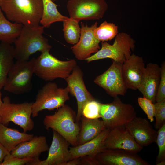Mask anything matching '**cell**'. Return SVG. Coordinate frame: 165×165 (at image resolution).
Instances as JSON below:
<instances>
[{
    "label": "cell",
    "mask_w": 165,
    "mask_h": 165,
    "mask_svg": "<svg viewBox=\"0 0 165 165\" xmlns=\"http://www.w3.org/2000/svg\"><path fill=\"white\" fill-rule=\"evenodd\" d=\"M0 8L10 21L27 26L39 25L42 0H1Z\"/></svg>",
    "instance_id": "1"
},
{
    "label": "cell",
    "mask_w": 165,
    "mask_h": 165,
    "mask_svg": "<svg viewBox=\"0 0 165 165\" xmlns=\"http://www.w3.org/2000/svg\"><path fill=\"white\" fill-rule=\"evenodd\" d=\"M44 28L40 25H23L20 35L14 43V56L16 61H28L31 55L38 51H50L52 46L43 35Z\"/></svg>",
    "instance_id": "2"
},
{
    "label": "cell",
    "mask_w": 165,
    "mask_h": 165,
    "mask_svg": "<svg viewBox=\"0 0 165 165\" xmlns=\"http://www.w3.org/2000/svg\"><path fill=\"white\" fill-rule=\"evenodd\" d=\"M75 114L65 104L52 115L45 116L43 123L46 128H51L63 137L73 146L78 145V137L80 127L75 122Z\"/></svg>",
    "instance_id": "3"
},
{
    "label": "cell",
    "mask_w": 165,
    "mask_h": 165,
    "mask_svg": "<svg viewBox=\"0 0 165 165\" xmlns=\"http://www.w3.org/2000/svg\"><path fill=\"white\" fill-rule=\"evenodd\" d=\"M49 51L41 53L36 58L34 74L45 81L57 78L65 79L77 65L74 59L62 61L50 54Z\"/></svg>",
    "instance_id": "4"
},
{
    "label": "cell",
    "mask_w": 165,
    "mask_h": 165,
    "mask_svg": "<svg viewBox=\"0 0 165 165\" xmlns=\"http://www.w3.org/2000/svg\"><path fill=\"white\" fill-rule=\"evenodd\" d=\"M135 41L125 32L118 33L112 45L107 42H101V47L96 53L85 60L89 63L99 60L109 58L121 64L130 56L135 46Z\"/></svg>",
    "instance_id": "5"
},
{
    "label": "cell",
    "mask_w": 165,
    "mask_h": 165,
    "mask_svg": "<svg viewBox=\"0 0 165 165\" xmlns=\"http://www.w3.org/2000/svg\"><path fill=\"white\" fill-rule=\"evenodd\" d=\"M35 60L36 58L33 57L28 61H16L14 62L9 72L4 90L15 94L30 91Z\"/></svg>",
    "instance_id": "6"
},
{
    "label": "cell",
    "mask_w": 165,
    "mask_h": 165,
    "mask_svg": "<svg viewBox=\"0 0 165 165\" xmlns=\"http://www.w3.org/2000/svg\"><path fill=\"white\" fill-rule=\"evenodd\" d=\"M0 109V123L7 126L12 122L22 128L26 132L32 130L34 123L31 118L32 102L12 103L9 97H5Z\"/></svg>",
    "instance_id": "7"
},
{
    "label": "cell",
    "mask_w": 165,
    "mask_h": 165,
    "mask_svg": "<svg viewBox=\"0 0 165 165\" xmlns=\"http://www.w3.org/2000/svg\"><path fill=\"white\" fill-rule=\"evenodd\" d=\"M69 94L67 87L60 88L55 82H48L38 91L35 101L33 102L32 116L37 117L40 111L45 109L57 110L70 99Z\"/></svg>",
    "instance_id": "8"
},
{
    "label": "cell",
    "mask_w": 165,
    "mask_h": 165,
    "mask_svg": "<svg viewBox=\"0 0 165 165\" xmlns=\"http://www.w3.org/2000/svg\"><path fill=\"white\" fill-rule=\"evenodd\" d=\"M114 98L111 103L101 104V118L105 128L110 130L124 126L136 117L132 105L123 102L118 96Z\"/></svg>",
    "instance_id": "9"
},
{
    "label": "cell",
    "mask_w": 165,
    "mask_h": 165,
    "mask_svg": "<svg viewBox=\"0 0 165 165\" xmlns=\"http://www.w3.org/2000/svg\"><path fill=\"white\" fill-rule=\"evenodd\" d=\"M67 7L70 18L79 22L102 18L108 5L105 0H69Z\"/></svg>",
    "instance_id": "10"
},
{
    "label": "cell",
    "mask_w": 165,
    "mask_h": 165,
    "mask_svg": "<svg viewBox=\"0 0 165 165\" xmlns=\"http://www.w3.org/2000/svg\"><path fill=\"white\" fill-rule=\"evenodd\" d=\"M112 63L105 72L97 76L94 82L103 88L106 93L115 97L124 96L128 88L123 78L122 64L112 60Z\"/></svg>",
    "instance_id": "11"
},
{
    "label": "cell",
    "mask_w": 165,
    "mask_h": 165,
    "mask_svg": "<svg viewBox=\"0 0 165 165\" xmlns=\"http://www.w3.org/2000/svg\"><path fill=\"white\" fill-rule=\"evenodd\" d=\"M83 76L82 71L77 65L65 79L69 93L75 97L77 100V111L75 120L77 123L81 119L84 105L87 101L95 99L87 89Z\"/></svg>",
    "instance_id": "12"
},
{
    "label": "cell",
    "mask_w": 165,
    "mask_h": 165,
    "mask_svg": "<svg viewBox=\"0 0 165 165\" xmlns=\"http://www.w3.org/2000/svg\"><path fill=\"white\" fill-rule=\"evenodd\" d=\"M95 158L99 165H150L137 153L119 149L105 148Z\"/></svg>",
    "instance_id": "13"
},
{
    "label": "cell",
    "mask_w": 165,
    "mask_h": 165,
    "mask_svg": "<svg viewBox=\"0 0 165 165\" xmlns=\"http://www.w3.org/2000/svg\"><path fill=\"white\" fill-rule=\"evenodd\" d=\"M96 22L90 27L82 23L80 38L78 42L71 49L75 58L79 60H85L92 53H95L100 49L99 41L95 37L94 32L97 27Z\"/></svg>",
    "instance_id": "14"
},
{
    "label": "cell",
    "mask_w": 165,
    "mask_h": 165,
    "mask_svg": "<svg viewBox=\"0 0 165 165\" xmlns=\"http://www.w3.org/2000/svg\"><path fill=\"white\" fill-rule=\"evenodd\" d=\"M52 143L48 150L46 159L36 161L35 165H63L71 159L69 143L63 137L53 130Z\"/></svg>",
    "instance_id": "15"
},
{
    "label": "cell",
    "mask_w": 165,
    "mask_h": 165,
    "mask_svg": "<svg viewBox=\"0 0 165 165\" xmlns=\"http://www.w3.org/2000/svg\"><path fill=\"white\" fill-rule=\"evenodd\" d=\"M104 145L105 148L121 149L137 153L143 149L124 126L110 130L104 141Z\"/></svg>",
    "instance_id": "16"
},
{
    "label": "cell",
    "mask_w": 165,
    "mask_h": 165,
    "mask_svg": "<svg viewBox=\"0 0 165 165\" xmlns=\"http://www.w3.org/2000/svg\"><path fill=\"white\" fill-rule=\"evenodd\" d=\"M124 126L141 146H147L156 142L157 131L146 119L136 116Z\"/></svg>",
    "instance_id": "17"
},
{
    "label": "cell",
    "mask_w": 165,
    "mask_h": 165,
    "mask_svg": "<svg viewBox=\"0 0 165 165\" xmlns=\"http://www.w3.org/2000/svg\"><path fill=\"white\" fill-rule=\"evenodd\" d=\"M145 68L143 58L134 53L123 63L122 76L128 89H138Z\"/></svg>",
    "instance_id": "18"
},
{
    "label": "cell",
    "mask_w": 165,
    "mask_h": 165,
    "mask_svg": "<svg viewBox=\"0 0 165 165\" xmlns=\"http://www.w3.org/2000/svg\"><path fill=\"white\" fill-rule=\"evenodd\" d=\"M161 75V68L156 63H149L145 67L138 90L144 97L156 103Z\"/></svg>",
    "instance_id": "19"
},
{
    "label": "cell",
    "mask_w": 165,
    "mask_h": 165,
    "mask_svg": "<svg viewBox=\"0 0 165 165\" xmlns=\"http://www.w3.org/2000/svg\"><path fill=\"white\" fill-rule=\"evenodd\" d=\"M49 147L44 136H34L30 140L22 142L10 152L20 158L38 159L42 153L48 151Z\"/></svg>",
    "instance_id": "20"
},
{
    "label": "cell",
    "mask_w": 165,
    "mask_h": 165,
    "mask_svg": "<svg viewBox=\"0 0 165 165\" xmlns=\"http://www.w3.org/2000/svg\"><path fill=\"white\" fill-rule=\"evenodd\" d=\"M110 130L106 128L94 139L82 145L69 147L71 160L89 155L95 157L105 149L104 141Z\"/></svg>",
    "instance_id": "21"
},
{
    "label": "cell",
    "mask_w": 165,
    "mask_h": 165,
    "mask_svg": "<svg viewBox=\"0 0 165 165\" xmlns=\"http://www.w3.org/2000/svg\"><path fill=\"white\" fill-rule=\"evenodd\" d=\"M34 137L33 134L21 132L0 123V143L9 152L19 144L30 140Z\"/></svg>",
    "instance_id": "22"
},
{
    "label": "cell",
    "mask_w": 165,
    "mask_h": 165,
    "mask_svg": "<svg viewBox=\"0 0 165 165\" xmlns=\"http://www.w3.org/2000/svg\"><path fill=\"white\" fill-rule=\"evenodd\" d=\"M81 127L78 137V145H82L96 137L106 128L103 121L90 119L82 116Z\"/></svg>",
    "instance_id": "23"
},
{
    "label": "cell",
    "mask_w": 165,
    "mask_h": 165,
    "mask_svg": "<svg viewBox=\"0 0 165 165\" xmlns=\"http://www.w3.org/2000/svg\"><path fill=\"white\" fill-rule=\"evenodd\" d=\"M14 47L1 42L0 44V90L3 88L9 70L14 62Z\"/></svg>",
    "instance_id": "24"
},
{
    "label": "cell",
    "mask_w": 165,
    "mask_h": 165,
    "mask_svg": "<svg viewBox=\"0 0 165 165\" xmlns=\"http://www.w3.org/2000/svg\"><path fill=\"white\" fill-rule=\"evenodd\" d=\"M23 25L12 23L4 16L0 8V41L14 43L20 34Z\"/></svg>",
    "instance_id": "25"
},
{
    "label": "cell",
    "mask_w": 165,
    "mask_h": 165,
    "mask_svg": "<svg viewBox=\"0 0 165 165\" xmlns=\"http://www.w3.org/2000/svg\"><path fill=\"white\" fill-rule=\"evenodd\" d=\"M43 12L40 24L44 28H49L53 23L61 22L68 17L62 15L58 11V6L52 0H42Z\"/></svg>",
    "instance_id": "26"
},
{
    "label": "cell",
    "mask_w": 165,
    "mask_h": 165,
    "mask_svg": "<svg viewBox=\"0 0 165 165\" xmlns=\"http://www.w3.org/2000/svg\"><path fill=\"white\" fill-rule=\"evenodd\" d=\"M63 22V30L65 41L70 44H76L80 35L81 28L79 22L70 17Z\"/></svg>",
    "instance_id": "27"
},
{
    "label": "cell",
    "mask_w": 165,
    "mask_h": 165,
    "mask_svg": "<svg viewBox=\"0 0 165 165\" xmlns=\"http://www.w3.org/2000/svg\"><path fill=\"white\" fill-rule=\"evenodd\" d=\"M118 28L112 23L105 21L101 23L94 30L95 37L99 41H110L116 37L118 33Z\"/></svg>",
    "instance_id": "28"
},
{
    "label": "cell",
    "mask_w": 165,
    "mask_h": 165,
    "mask_svg": "<svg viewBox=\"0 0 165 165\" xmlns=\"http://www.w3.org/2000/svg\"><path fill=\"white\" fill-rule=\"evenodd\" d=\"M101 103L95 99L87 101L83 106L82 116L90 119H97L101 118Z\"/></svg>",
    "instance_id": "29"
},
{
    "label": "cell",
    "mask_w": 165,
    "mask_h": 165,
    "mask_svg": "<svg viewBox=\"0 0 165 165\" xmlns=\"http://www.w3.org/2000/svg\"><path fill=\"white\" fill-rule=\"evenodd\" d=\"M156 142L159 148L156 164L160 161L165 160V123L158 130Z\"/></svg>",
    "instance_id": "30"
},
{
    "label": "cell",
    "mask_w": 165,
    "mask_h": 165,
    "mask_svg": "<svg viewBox=\"0 0 165 165\" xmlns=\"http://www.w3.org/2000/svg\"><path fill=\"white\" fill-rule=\"evenodd\" d=\"M138 101L139 106L146 114L150 122L153 121L155 113L154 103L144 97H138Z\"/></svg>",
    "instance_id": "31"
},
{
    "label": "cell",
    "mask_w": 165,
    "mask_h": 165,
    "mask_svg": "<svg viewBox=\"0 0 165 165\" xmlns=\"http://www.w3.org/2000/svg\"><path fill=\"white\" fill-rule=\"evenodd\" d=\"M155 123L154 126L158 130L165 123V101L154 103Z\"/></svg>",
    "instance_id": "32"
},
{
    "label": "cell",
    "mask_w": 165,
    "mask_h": 165,
    "mask_svg": "<svg viewBox=\"0 0 165 165\" xmlns=\"http://www.w3.org/2000/svg\"><path fill=\"white\" fill-rule=\"evenodd\" d=\"M161 75L159 86L156 97V102L165 101V62L161 64Z\"/></svg>",
    "instance_id": "33"
},
{
    "label": "cell",
    "mask_w": 165,
    "mask_h": 165,
    "mask_svg": "<svg viewBox=\"0 0 165 165\" xmlns=\"http://www.w3.org/2000/svg\"><path fill=\"white\" fill-rule=\"evenodd\" d=\"M33 159L27 158H20L8 153L5 156L0 165H27Z\"/></svg>",
    "instance_id": "34"
},
{
    "label": "cell",
    "mask_w": 165,
    "mask_h": 165,
    "mask_svg": "<svg viewBox=\"0 0 165 165\" xmlns=\"http://www.w3.org/2000/svg\"><path fill=\"white\" fill-rule=\"evenodd\" d=\"M80 165H99L95 157L87 155L80 157Z\"/></svg>",
    "instance_id": "35"
},
{
    "label": "cell",
    "mask_w": 165,
    "mask_h": 165,
    "mask_svg": "<svg viewBox=\"0 0 165 165\" xmlns=\"http://www.w3.org/2000/svg\"><path fill=\"white\" fill-rule=\"evenodd\" d=\"M9 152L0 143V164L3 161L5 156Z\"/></svg>",
    "instance_id": "36"
},
{
    "label": "cell",
    "mask_w": 165,
    "mask_h": 165,
    "mask_svg": "<svg viewBox=\"0 0 165 165\" xmlns=\"http://www.w3.org/2000/svg\"><path fill=\"white\" fill-rule=\"evenodd\" d=\"M80 157L71 160L64 163L63 165H80Z\"/></svg>",
    "instance_id": "37"
},
{
    "label": "cell",
    "mask_w": 165,
    "mask_h": 165,
    "mask_svg": "<svg viewBox=\"0 0 165 165\" xmlns=\"http://www.w3.org/2000/svg\"><path fill=\"white\" fill-rule=\"evenodd\" d=\"M156 165H165V160L162 161L156 164Z\"/></svg>",
    "instance_id": "38"
},
{
    "label": "cell",
    "mask_w": 165,
    "mask_h": 165,
    "mask_svg": "<svg viewBox=\"0 0 165 165\" xmlns=\"http://www.w3.org/2000/svg\"><path fill=\"white\" fill-rule=\"evenodd\" d=\"M1 97H2V93L1 92L0 90V109L1 108V107L3 104V101L2 100Z\"/></svg>",
    "instance_id": "39"
},
{
    "label": "cell",
    "mask_w": 165,
    "mask_h": 165,
    "mask_svg": "<svg viewBox=\"0 0 165 165\" xmlns=\"http://www.w3.org/2000/svg\"><path fill=\"white\" fill-rule=\"evenodd\" d=\"M53 2H54L55 1H56L57 0H52Z\"/></svg>",
    "instance_id": "40"
},
{
    "label": "cell",
    "mask_w": 165,
    "mask_h": 165,
    "mask_svg": "<svg viewBox=\"0 0 165 165\" xmlns=\"http://www.w3.org/2000/svg\"></svg>",
    "instance_id": "41"
},
{
    "label": "cell",
    "mask_w": 165,
    "mask_h": 165,
    "mask_svg": "<svg viewBox=\"0 0 165 165\" xmlns=\"http://www.w3.org/2000/svg\"></svg>",
    "instance_id": "42"
}]
</instances>
